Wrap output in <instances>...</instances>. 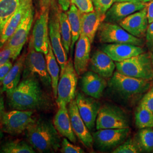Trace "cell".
Returning <instances> with one entry per match:
<instances>
[{
    "label": "cell",
    "instance_id": "6da1fadb",
    "mask_svg": "<svg viewBox=\"0 0 153 153\" xmlns=\"http://www.w3.org/2000/svg\"><path fill=\"white\" fill-rule=\"evenodd\" d=\"M7 98L9 106L14 109L44 110L51 106L49 98L36 76L23 78Z\"/></svg>",
    "mask_w": 153,
    "mask_h": 153
},
{
    "label": "cell",
    "instance_id": "7a4b0ae2",
    "mask_svg": "<svg viewBox=\"0 0 153 153\" xmlns=\"http://www.w3.org/2000/svg\"><path fill=\"white\" fill-rule=\"evenodd\" d=\"M26 136L33 148L39 153H53L61 147L60 134L48 120L35 119L26 129Z\"/></svg>",
    "mask_w": 153,
    "mask_h": 153
},
{
    "label": "cell",
    "instance_id": "3957f363",
    "mask_svg": "<svg viewBox=\"0 0 153 153\" xmlns=\"http://www.w3.org/2000/svg\"><path fill=\"white\" fill-rule=\"evenodd\" d=\"M108 86L122 98L128 99L148 91L150 83L149 80L128 76L116 71L110 78Z\"/></svg>",
    "mask_w": 153,
    "mask_h": 153
},
{
    "label": "cell",
    "instance_id": "277c9868",
    "mask_svg": "<svg viewBox=\"0 0 153 153\" xmlns=\"http://www.w3.org/2000/svg\"><path fill=\"white\" fill-rule=\"evenodd\" d=\"M44 55L35 49L32 39L30 37L24 64L23 78L36 76L45 86L52 87V81L48 71L47 61Z\"/></svg>",
    "mask_w": 153,
    "mask_h": 153
},
{
    "label": "cell",
    "instance_id": "5b68a950",
    "mask_svg": "<svg viewBox=\"0 0 153 153\" xmlns=\"http://www.w3.org/2000/svg\"><path fill=\"white\" fill-rule=\"evenodd\" d=\"M116 71L128 76L151 81L153 69L150 55L146 53L131 57L126 60L116 62Z\"/></svg>",
    "mask_w": 153,
    "mask_h": 153
},
{
    "label": "cell",
    "instance_id": "8992f818",
    "mask_svg": "<svg viewBox=\"0 0 153 153\" xmlns=\"http://www.w3.org/2000/svg\"><path fill=\"white\" fill-rule=\"evenodd\" d=\"M126 128H129V119L121 108L109 104L100 107L96 120L97 130Z\"/></svg>",
    "mask_w": 153,
    "mask_h": 153
},
{
    "label": "cell",
    "instance_id": "52a82bcc",
    "mask_svg": "<svg viewBox=\"0 0 153 153\" xmlns=\"http://www.w3.org/2000/svg\"><path fill=\"white\" fill-rule=\"evenodd\" d=\"M98 37L101 43L130 44L141 46V39L132 35L121 26L111 22L102 23L98 30Z\"/></svg>",
    "mask_w": 153,
    "mask_h": 153
},
{
    "label": "cell",
    "instance_id": "ba28073f",
    "mask_svg": "<svg viewBox=\"0 0 153 153\" xmlns=\"http://www.w3.org/2000/svg\"><path fill=\"white\" fill-rule=\"evenodd\" d=\"M78 74L75 70L74 64L71 59L68 60L65 68L60 74L57 86V105L69 104L76 95Z\"/></svg>",
    "mask_w": 153,
    "mask_h": 153
},
{
    "label": "cell",
    "instance_id": "9c48e42d",
    "mask_svg": "<svg viewBox=\"0 0 153 153\" xmlns=\"http://www.w3.org/2000/svg\"><path fill=\"white\" fill-rule=\"evenodd\" d=\"M52 12L49 19V36L50 43L60 66V74L64 71L68 62V53L62 42L61 35L59 14L60 10L54 4L51 6Z\"/></svg>",
    "mask_w": 153,
    "mask_h": 153
},
{
    "label": "cell",
    "instance_id": "30bf717a",
    "mask_svg": "<svg viewBox=\"0 0 153 153\" xmlns=\"http://www.w3.org/2000/svg\"><path fill=\"white\" fill-rule=\"evenodd\" d=\"M33 114L29 110L15 109L5 112L0 119L2 131L11 135L21 134L35 120Z\"/></svg>",
    "mask_w": 153,
    "mask_h": 153
},
{
    "label": "cell",
    "instance_id": "8fae6325",
    "mask_svg": "<svg viewBox=\"0 0 153 153\" xmlns=\"http://www.w3.org/2000/svg\"><path fill=\"white\" fill-rule=\"evenodd\" d=\"M33 21V5L28 9L15 32L4 45L11 49L13 56V60H16L18 56L20 55L23 46L27 41Z\"/></svg>",
    "mask_w": 153,
    "mask_h": 153
},
{
    "label": "cell",
    "instance_id": "7c38bea8",
    "mask_svg": "<svg viewBox=\"0 0 153 153\" xmlns=\"http://www.w3.org/2000/svg\"><path fill=\"white\" fill-rule=\"evenodd\" d=\"M49 11H39L31 38L35 49L45 55L48 52Z\"/></svg>",
    "mask_w": 153,
    "mask_h": 153
},
{
    "label": "cell",
    "instance_id": "4fadbf2b",
    "mask_svg": "<svg viewBox=\"0 0 153 153\" xmlns=\"http://www.w3.org/2000/svg\"><path fill=\"white\" fill-rule=\"evenodd\" d=\"M129 128L99 129L93 134L94 142L100 149L107 150L117 147L128 138Z\"/></svg>",
    "mask_w": 153,
    "mask_h": 153
},
{
    "label": "cell",
    "instance_id": "5bb4252c",
    "mask_svg": "<svg viewBox=\"0 0 153 153\" xmlns=\"http://www.w3.org/2000/svg\"><path fill=\"white\" fill-rule=\"evenodd\" d=\"M76 101L79 115L88 129L91 131L95 126L100 104L96 99L80 93L76 94Z\"/></svg>",
    "mask_w": 153,
    "mask_h": 153
},
{
    "label": "cell",
    "instance_id": "9a60e30c",
    "mask_svg": "<svg viewBox=\"0 0 153 153\" xmlns=\"http://www.w3.org/2000/svg\"><path fill=\"white\" fill-rule=\"evenodd\" d=\"M68 108L72 129L76 137L86 148H92L94 143L93 136L79 115L76 99H74L69 103Z\"/></svg>",
    "mask_w": 153,
    "mask_h": 153
},
{
    "label": "cell",
    "instance_id": "2e32d148",
    "mask_svg": "<svg viewBox=\"0 0 153 153\" xmlns=\"http://www.w3.org/2000/svg\"><path fill=\"white\" fill-rule=\"evenodd\" d=\"M148 23L147 10L145 7L122 19L120 25L132 35L141 38L146 33Z\"/></svg>",
    "mask_w": 153,
    "mask_h": 153
},
{
    "label": "cell",
    "instance_id": "e0dca14e",
    "mask_svg": "<svg viewBox=\"0 0 153 153\" xmlns=\"http://www.w3.org/2000/svg\"><path fill=\"white\" fill-rule=\"evenodd\" d=\"M91 42L87 36L81 34L76 41L74 59V66L78 76L87 71L90 61Z\"/></svg>",
    "mask_w": 153,
    "mask_h": 153
},
{
    "label": "cell",
    "instance_id": "ac0fdd59",
    "mask_svg": "<svg viewBox=\"0 0 153 153\" xmlns=\"http://www.w3.org/2000/svg\"><path fill=\"white\" fill-rule=\"evenodd\" d=\"M107 85V83L104 78L94 71H86L83 74L81 89L88 96L96 99L100 98Z\"/></svg>",
    "mask_w": 153,
    "mask_h": 153
},
{
    "label": "cell",
    "instance_id": "d6986e66",
    "mask_svg": "<svg viewBox=\"0 0 153 153\" xmlns=\"http://www.w3.org/2000/svg\"><path fill=\"white\" fill-rule=\"evenodd\" d=\"M146 7L143 1L117 2L111 7L106 14L105 19L108 22L121 21L131 14L140 11Z\"/></svg>",
    "mask_w": 153,
    "mask_h": 153
},
{
    "label": "cell",
    "instance_id": "ffe728a7",
    "mask_svg": "<svg viewBox=\"0 0 153 153\" xmlns=\"http://www.w3.org/2000/svg\"><path fill=\"white\" fill-rule=\"evenodd\" d=\"M102 50L115 62H121L144 53V49L140 46L130 44H106Z\"/></svg>",
    "mask_w": 153,
    "mask_h": 153
},
{
    "label": "cell",
    "instance_id": "44dd1931",
    "mask_svg": "<svg viewBox=\"0 0 153 153\" xmlns=\"http://www.w3.org/2000/svg\"><path fill=\"white\" fill-rule=\"evenodd\" d=\"M33 0H21L18 8L6 24L0 36V49L15 32L28 9L33 5Z\"/></svg>",
    "mask_w": 153,
    "mask_h": 153
},
{
    "label": "cell",
    "instance_id": "7402d4cb",
    "mask_svg": "<svg viewBox=\"0 0 153 153\" xmlns=\"http://www.w3.org/2000/svg\"><path fill=\"white\" fill-rule=\"evenodd\" d=\"M90 65L92 71L104 78L112 76L116 68L114 61L102 50L94 52L90 59Z\"/></svg>",
    "mask_w": 153,
    "mask_h": 153
},
{
    "label": "cell",
    "instance_id": "603a6c76",
    "mask_svg": "<svg viewBox=\"0 0 153 153\" xmlns=\"http://www.w3.org/2000/svg\"><path fill=\"white\" fill-rule=\"evenodd\" d=\"M59 109L53 120L55 128L61 136L68 138L71 142H76V136L73 131L67 104L58 105Z\"/></svg>",
    "mask_w": 153,
    "mask_h": 153
},
{
    "label": "cell",
    "instance_id": "cb8c5ba5",
    "mask_svg": "<svg viewBox=\"0 0 153 153\" xmlns=\"http://www.w3.org/2000/svg\"><path fill=\"white\" fill-rule=\"evenodd\" d=\"M105 14H100L95 10L82 13L81 34L87 36L91 44L99 28L105 19Z\"/></svg>",
    "mask_w": 153,
    "mask_h": 153
},
{
    "label": "cell",
    "instance_id": "d4e9b609",
    "mask_svg": "<svg viewBox=\"0 0 153 153\" xmlns=\"http://www.w3.org/2000/svg\"><path fill=\"white\" fill-rule=\"evenodd\" d=\"M26 55L25 53H23L16 60L2 82L3 91L6 93L7 96L10 94L20 83Z\"/></svg>",
    "mask_w": 153,
    "mask_h": 153
},
{
    "label": "cell",
    "instance_id": "484cf974",
    "mask_svg": "<svg viewBox=\"0 0 153 153\" xmlns=\"http://www.w3.org/2000/svg\"><path fill=\"white\" fill-rule=\"evenodd\" d=\"M67 14L71 27V43L70 51L72 55L74 45L81 33L82 13L76 7V6L71 4Z\"/></svg>",
    "mask_w": 153,
    "mask_h": 153
},
{
    "label": "cell",
    "instance_id": "4316f807",
    "mask_svg": "<svg viewBox=\"0 0 153 153\" xmlns=\"http://www.w3.org/2000/svg\"><path fill=\"white\" fill-rule=\"evenodd\" d=\"M47 69L52 81V88L53 96L56 99L57 96V86L60 78V66L57 60L49 42L48 52L45 55Z\"/></svg>",
    "mask_w": 153,
    "mask_h": 153
},
{
    "label": "cell",
    "instance_id": "83f0119b",
    "mask_svg": "<svg viewBox=\"0 0 153 153\" xmlns=\"http://www.w3.org/2000/svg\"><path fill=\"white\" fill-rule=\"evenodd\" d=\"M21 0H0V36L9 19L16 10Z\"/></svg>",
    "mask_w": 153,
    "mask_h": 153
},
{
    "label": "cell",
    "instance_id": "f1b7e54d",
    "mask_svg": "<svg viewBox=\"0 0 153 153\" xmlns=\"http://www.w3.org/2000/svg\"><path fill=\"white\" fill-rule=\"evenodd\" d=\"M59 22L62 44L68 54L70 52L71 43V30L67 13L60 11Z\"/></svg>",
    "mask_w": 153,
    "mask_h": 153
},
{
    "label": "cell",
    "instance_id": "f546056e",
    "mask_svg": "<svg viewBox=\"0 0 153 153\" xmlns=\"http://www.w3.org/2000/svg\"><path fill=\"white\" fill-rule=\"evenodd\" d=\"M135 124L140 129L153 128V113L141 103L135 113Z\"/></svg>",
    "mask_w": 153,
    "mask_h": 153
},
{
    "label": "cell",
    "instance_id": "4dcf8cb0",
    "mask_svg": "<svg viewBox=\"0 0 153 153\" xmlns=\"http://www.w3.org/2000/svg\"><path fill=\"white\" fill-rule=\"evenodd\" d=\"M2 153H35L33 148L24 141L14 140L6 142L0 149Z\"/></svg>",
    "mask_w": 153,
    "mask_h": 153
},
{
    "label": "cell",
    "instance_id": "1f68e13d",
    "mask_svg": "<svg viewBox=\"0 0 153 153\" xmlns=\"http://www.w3.org/2000/svg\"><path fill=\"white\" fill-rule=\"evenodd\" d=\"M138 143L141 149L146 152L153 151V129L152 128L141 129L138 134Z\"/></svg>",
    "mask_w": 153,
    "mask_h": 153
},
{
    "label": "cell",
    "instance_id": "d6a6232c",
    "mask_svg": "<svg viewBox=\"0 0 153 153\" xmlns=\"http://www.w3.org/2000/svg\"><path fill=\"white\" fill-rule=\"evenodd\" d=\"M141 150L137 141L131 138L126 140L120 145L115 148L114 153H137Z\"/></svg>",
    "mask_w": 153,
    "mask_h": 153
},
{
    "label": "cell",
    "instance_id": "836d02e7",
    "mask_svg": "<svg viewBox=\"0 0 153 153\" xmlns=\"http://www.w3.org/2000/svg\"><path fill=\"white\" fill-rule=\"evenodd\" d=\"M60 152L62 153H85L82 148L69 142V140L65 137L63 138L61 142Z\"/></svg>",
    "mask_w": 153,
    "mask_h": 153
},
{
    "label": "cell",
    "instance_id": "e575fe53",
    "mask_svg": "<svg viewBox=\"0 0 153 153\" xmlns=\"http://www.w3.org/2000/svg\"><path fill=\"white\" fill-rule=\"evenodd\" d=\"M95 11L100 14H105L112 5L115 0H91Z\"/></svg>",
    "mask_w": 153,
    "mask_h": 153
},
{
    "label": "cell",
    "instance_id": "d590c367",
    "mask_svg": "<svg viewBox=\"0 0 153 153\" xmlns=\"http://www.w3.org/2000/svg\"><path fill=\"white\" fill-rule=\"evenodd\" d=\"M71 4H74L82 13L94 11L91 0H71Z\"/></svg>",
    "mask_w": 153,
    "mask_h": 153
},
{
    "label": "cell",
    "instance_id": "8d00e7d4",
    "mask_svg": "<svg viewBox=\"0 0 153 153\" xmlns=\"http://www.w3.org/2000/svg\"><path fill=\"white\" fill-rule=\"evenodd\" d=\"M153 113V86L148 90L142 98L141 103Z\"/></svg>",
    "mask_w": 153,
    "mask_h": 153
},
{
    "label": "cell",
    "instance_id": "74e56055",
    "mask_svg": "<svg viewBox=\"0 0 153 153\" xmlns=\"http://www.w3.org/2000/svg\"><path fill=\"white\" fill-rule=\"evenodd\" d=\"M13 56L11 49L6 46H4L0 50V68L5 64L7 62L13 60Z\"/></svg>",
    "mask_w": 153,
    "mask_h": 153
},
{
    "label": "cell",
    "instance_id": "f35d334b",
    "mask_svg": "<svg viewBox=\"0 0 153 153\" xmlns=\"http://www.w3.org/2000/svg\"><path fill=\"white\" fill-rule=\"evenodd\" d=\"M13 65L11 61H9L5 64L0 68V84L2 83L5 78L7 76L9 71L11 69Z\"/></svg>",
    "mask_w": 153,
    "mask_h": 153
},
{
    "label": "cell",
    "instance_id": "ab89813d",
    "mask_svg": "<svg viewBox=\"0 0 153 153\" xmlns=\"http://www.w3.org/2000/svg\"><path fill=\"white\" fill-rule=\"evenodd\" d=\"M146 38L148 45L150 47H153V22L148 26L146 33Z\"/></svg>",
    "mask_w": 153,
    "mask_h": 153
},
{
    "label": "cell",
    "instance_id": "60d3db41",
    "mask_svg": "<svg viewBox=\"0 0 153 153\" xmlns=\"http://www.w3.org/2000/svg\"><path fill=\"white\" fill-rule=\"evenodd\" d=\"M54 4V0H39V11H45L51 9Z\"/></svg>",
    "mask_w": 153,
    "mask_h": 153
},
{
    "label": "cell",
    "instance_id": "b9f144b4",
    "mask_svg": "<svg viewBox=\"0 0 153 153\" xmlns=\"http://www.w3.org/2000/svg\"><path fill=\"white\" fill-rule=\"evenodd\" d=\"M147 10V18L148 23L150 24L153 22V0L149 1L146 4Z\"/></svg>",
    "mask_w": 153,
    "mask_h": 153
},
{
    "label": "cell",
    "instance_id": "7bdbcfd3",
    "mask_svg": "<svg viewBox=\"0 0 153 153\" xmlns=\"http://www.w3.org/2000/svg\"><path fill=\"white\" fill-rule=\"evenodd\" d=\"M58 2L62 11H67L71 4V0H58Z\"/></svg>",
    "mask_w": 153,
    "mask_h": 153
},
{
    "label": "cell",
    "instance_id": "ee69618b",
    "mask_svg": "<svg viewBox=\"0 0 153 153\" xmlns=\"http://www.w3.org/2000/svg\"><path fill=\"white\" fill-rule=\"evenodd\" d=\"M4 112H5L4 100V98L2 95V93L0 91V119H1Z\"/></svg>",
    "mask_w": 153,
    "mask_h": 153
},
{
    "label": "cell",
    "instance_id": "f6af8a7d",
    "mask_svg": "<svg viewBox=\"0 0 153 153\" xmlns=\"http://www.w3.org/2000/svg\"><path fill=\"white\" fill-rule=\"evenodd\" d=\"M143 1V0H115V2H126V1Z\"/></svg>",
    "mask_w": 153,
    "mask_h": 153
},
{
    "label": "cell",
    "instance_id": "bcb514c9",
    "mask_svg": "<svg viewBox=\"0 0 153 153\" xmlns=\"http://www.w3.org/2000/svg\"><path fill=\"white\" fill-rule=\"evenodd\" d=\"M150 57H151V59H152V66H153V50L152 54L150 55Z\"/></svg>",
    "mask_w": 153,
    "mask_h": 153
},
{
    "label": "cell",
    "instance_id": "7dc6e473",
    "mask_svg": "<svg viewBox=\"0 0 153 153\" xmlns=\"http://www.w3.org/2000/svg\"><path fill=\"white\" fill-rule=\"evenodd\" d=\"M2 133L1 131H0V140H1V138H2Z\"/></svg>",
    "mask_w": 153,
    "mask_h": 153
},
{
    "label": "cell",
    "instance_id": "c3c4849f",
    "mask_svg": "<svg viewBox=\"0 0 153 153\" xmlns=\"http://www.w3.org/2000/svg\"><path fill=\"white\" fill-rule=\"evenodd\" d=\"M152 1V0H143V1L144 2H149V1Z\"/></svg>",
    "mask_w": 153,
    "mask_h": 153
}]
</instances>
